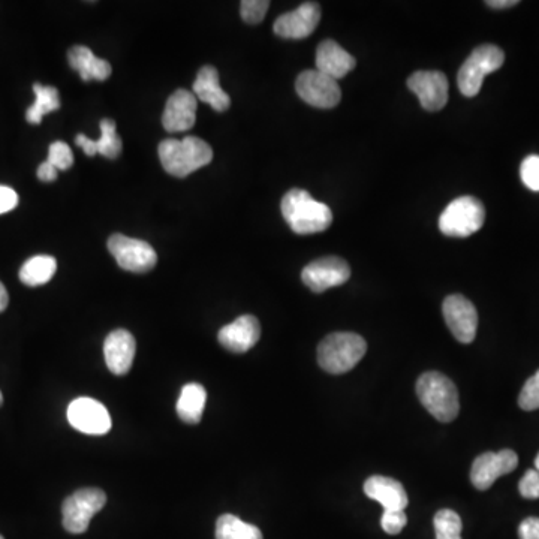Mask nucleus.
Segmentation results:
<instances>
[{
	"label": "nucleus",
	"mask_w": 539,
	"mask_h": 539,
	"mask_svg": "<svg viewBox=\"0 0 539 539\" xmlns=\"http://www.w3.org/2000/svg\"><path fill=\"white\" fill-rule=\"evenodd\" d=\"M282 215L289 228L300 236L322 233L333 222L330 207L303 189H292L283 197Z\"/></svg>",
	"instance_id": "obj_1"
},
{
	"label": "nucleus",
	"mask_w": 539,
	"mask_h": 539,
	"mask_svg": "<svg viewBox=\"0 0 539 539\" xmlns=\"http://www.w3.org/2000/svg\"><path fill=\"white\" fill-rule=\"evenodd\" d=\"M159 159L162 167L174 177H186L212 162L213 150L206 141L198 137L183 140L162 141L159 144Z\"/></svg>",
	"instance_id": "obj_2"
},
{
	"label": "nucleus",
	"mask_w": 539,
	"mask_h": 539,
	"mask_svg": "<svg viewBox=\"0 0 539 539\" xmlns=\"http://www.w3.org/2000/svg\"><path fill=\"white\" fill-rule=\"evenodd\" d=\"M417 396L424 408L442 423H451L459 415V391L454 382L442 373L421 375L417 381Z\"/></svg>",
	"instance_id": "obj_3"
},
{
	"label": "nucleus",
	"mask_w": 539,
	"mask_h": 539,
	"mask_svg": "<svg viewBox=\"0 0 539 539\" xmlns=\"http://www.w3.org/2000/svg\"><path fill=\"white\" fill-rule=\"evenodd\" d=\"M367 351V343L360 334L333 333L318 346V363L325 372L342 375L354 369Z\"/></svg>",
	"instance_id": "obj_4"
},
{
	"label": "nucleus",
	"mask_w": 539,
	"mask_h": 539,
	"mask_svg": "<svg viewBox=\"0 0 539 539\" xmlns=\"http://www.w3.org/2000/svg\"><path fill=\"white\" fill-rule=\"evenodd\" d=\"M504 62L505 53L498 45L484 44L475 48L457 75L460 92L468 98L477 96L486 75L501 69Z\"/></svg>",
	"instance_id": "obj_5"
},
{
	"label": "nucleus",
	"mask_w": 539,
	"mask_h": 539,
	"mask_svg": "<svg viewBox=\"0 0 539 539\" xmlns=\"http://www.w3.org/2000/svg\"><path fill=\"white\" fill-rule=\"evenodd\" d=\"M484 204L475 197L456 198L439 218V230L448 237H469L483 228Z\"/></svg>",
	"instance_id": "obj_6"
},
{
	"label": "nucleus",
	"mask_w": 539,
	"mask_h": 539,
	"mask_svg": "<svg viewBox=\"0 0 539 539\" xmlns=\"http://www.w3.org/2000/svg\"><path fill=\"white\" fill-rule=\"evenodd\" d=\"M107 504V495L101 489L87 487L77 490L65 499L62 507L63 528L69 534L80 535L89 529L90 520Z\"/></svg>",
	"instance_id": "obj_7"
},
{
	"label": "nucleus",
	"mask_w": 539,
	"mask_h": 539,
	"mask_svg": "<svg viewBox=\"0 0 539 539\" xmlns=\"http://www.w3.org/2000/svg\"><path fill=\"white\" fill-rule=\"evenodd\" d=\"M108 251L123 270L132 273H147L158 263V255L149 243L123 234H113L108 239Z\"/></svg>",
	"instance_id": "obj_8"
},
{
	"label": "nucleus",
	"mask_w": 539,
	"mask_h": 539,
	"mask_svg": "<svg viewBox=\"0 0 539 539\" xmlns=\"http://www.w3.org/2000/svg\"><path fill=\"white\" fill-rule=\"evenodd\" d=\"M295 90L306 104L316 108H334L342 99L337 80L322 74L318 69L301 72L295 81Z\"/></svg>",
	"instance_id": "obj_9"
},
{
	"label": "nucleus",
	"mask_w": 539,
	"mask_h": 539,
	"mask_svg": "<svg viewBox=\"0 0 539 539\" xmlns=\"http://www.w3.org/2000/svg\"><path fill=\"white\" fill-rule=\"evenodd\" d=\"M445 322L460 343H472L477 336L478 313L474 303L460 294L448 295L442 304Z\"/></svg>",
	"instance_id": "obj_10"
},
{
	"label": "nucleus",
	"mask_w": 539,
	"mask_h": 539,
	"mask_svg": "<svg viewBox=\"0 0 539 539\" xmlns=\"http://www.w3.org/2000/svg\"><path fill=\"white\" fill-rule=\"evenodd\" d=\"M351 277V269L339 257H325L312 261L301 271V280L310 291L321 294L334 286L343 285Z\"/></svg>",
	"instance_id": "obj_11"
},
{
	"label": "nucleus",
	"mask_w": 539,
	"mask_h": 539,
	"mask_svg": "<svg viewBox=\"0 0 539 539\" xmlns=\"http://www.w3.org/2000/svg\"><path fill=\"white\" fill-rule=\"evenodd\" d=\"M68 421L75 430L86 435H105L111 430L107 408L89 397H80L69 405Z\"/></svg>",
	"instance_id": "obj_12"
},
{
	"label": "nucleus",
	"mask_w": 539,
	"mask_h": 539,
	"mask_svg": "<svg viewBox=\"0 0 539 539\" xmlns=\"http://www.w3.org/2000/svg\"><path fill=\"white\" fill-rule=\"evenodd\" d=\"M519 465V457L513 450L484 453L475 459L471 469V481L475 489L489 490L502 475L510 474Z\"/></svg>",
	"instance_id": "obj_13"
},
{
	"label": "nucleus",
	"mask_w": 539,
	"mask_h": 539,
	"mask_svg": "<svg viewBox=\"0 0 539 539\" xmlns=\"http://www.w3.org/2000/svg\"><path fill=\"white\" fill-rule=\"evenodd\" d=\"M408 87L420 99L424 110H442L448 102V78L441 71H418L408 78Z\"/></svg>",
	"instance_id": "obj_14"
},
{
	"label": "nucleus",
	"mask_w": 539,
	"mask_h": 539,
	"mask_svg": "<svg viewBox=\"0 0 539 539\" xmlns=\"http://www.w3.org/2000/svg\"><path fill=\"white\" fill-rule=\"evenodd\" d=\"M321 21V6L316 2H306L294 11L280 15L274 21V33L285 39H304L312 35Z\"/></svg>",
	"instance_id": "obj_15"
},
{
	"label": "nucleus",
	"mask_w": 539,
	"mask_h": 539,
	"mask_svg": "<svg viewBox=\"0 0 539 539\" xmlns=\"http://www.w3.org/2000/svg\"><path fill=\"white\" fill-rule=\"evenodd\" d=\"M198 102L194 93L179 89L168 98L165 105L162 125L168 132H185L194 128L197 120Z\"/></svg>",
	"instance_id": "obj_16"
},
{
	"label": "nucleus",
	"mask_w": 539,
	"mask_h": 539,
	"mask_svg": "<svg viewBox=\"0 0 539 539\" xmlns=\"http://www.w3.org/2000/svg\"><path fill=\"white\" fill-rule=\"evenodd\" d=\"M261 337V325L252 315H243L219 331V343L234 354H245L257 345Z\"/></svg>",
	"instance_id": "obj_17"
},
{
	"label": "nucleus",
	"mask_w": 539,
	"mask_h": 539,
	"mask_svg": "<svg viewBox=\"0 0 539 539\" xmlns=\"http://www.w3.org/2000/svg\"><path fill=\"white\" fill-rule=\"evenodd\" d=\"M137 343L135 337L128 330L111 331L104 343V357L108 369L114 375H126L134 363Z\"/></svg>",
	"instance_id": "obj_18"
},
{
	"label": "nucleus",
	"mask_w": 539,
	"mask_h": 539,
	"mask_svg": "<svg viewBox=\"0 0 539 539\" xmlns=\"http://www.w3.org/2000/svg\"><path fill=\"white\" fill-rule=\"evenodd\" d=\"M364 493L372 501L379 502L384 511H405L409 499L405 487L393 478L375 475L364 483Z\"/></svg>",
	"instance_id": "obj_19"
},
{
	"label": "nucleus",
	"mask_w": 539,
	"mask_h": 539,
	"mask_svg": "<svg viewBox=\"0 0 539 539\" xmlns=\"http://www.w3.org/2000/svg\"><path fill=\"white\" fill-rule=\"evenodd\" d=\"M355 65L354 57L331 39L321 42L316 50V69L334 80L346 77Z\"/></svg>",
	"instance_id": "obj_20"
},
{
	"label": "nucleus",
	"mask_w": 539,
	"mask_h": 539,
	"mask_svg": "<svg viewBox=\"0 0 539 539\" xmlns=\"http://www.w3.org/2000/svg\"><path fill=\"white\" fill-rule=\"evenodd\" d=\"M195 98L209 104L218 113H224L230 108L231 98L219 83V72L215 66H203L198 72L194 83Z\"/></svg>",
	"instance_id": "obj_21"
},
{
	"label": "nucleus",
	"mask_w": 539,
	"mask_h": 539,
	"mask_svg": "<svg viewBox=\"0 0 539 539\" xmlns=\"http://www.w3.org/2000/svg\"><path fill=\"white\" fill-rule=\"evenodd\" d=\"M101 137L99 140H90L86 135L78 134L75 137V144H77L80 149H83V152L87 156L102 155L108 159L119 158L120 153H122V140H120L119 135L116 132V123L111 119L101 120Z\"/></svg>",
	"instance_id": "obj_22"
},
{
	"label": "nucleus",
	"mask_w": 539,
	"mask_h": 539,
	"mask_svg": "<svg viewBox=\"0 0 539 539\" xmlns=\"http://www.w3.org/2000/svg\"><path fill=\"white\" fill-rule=\"evenodd\" d=\"M68 62L83 81H105L113 72L107 60L99 59L84 45H75L68 51Z\"/></svg>",
	"instance_id": "obj_23"
},
{
	"label": "nucleus",
	"mask_w": 539,
	"mask_h": 539,
	"mask_svg": "<svg viewBox=\"0 0 539 539\" xmlns=\"http://www.w3.org/2000/svg\"><path fill=\"white\" fill-rule=\"evenodd\" d=\"M207 391L201 384L185 385L177 400V414L186 424H198L206 408Z\"/></svg>",
	"instance_id": "obj_24"
},
{
	"label": "nucleus",
	"mask_w": 539,
	"mask_h": 539,
	"mask_svg": "<svg viewBox=\"0 0 539 539\" xmlns=\"http://www.w3.org/2000/svg\"><path fill=\"white\" fill-rule=\"evenodd\" d=\"M57 263L50 255H38V257L29 258L26 263L21 266L20 276L21 282L27 286H41L50 282L56 274Z\"/></svg>",
	"instance_id": "obj_25"
},
{
	"label": "nucleus",
	"mask_w": 539,
	"mask_h": 539,
	"mask_svg": "<svg viewBox=\"0 0 539 539\" xmlns=\"http://www.w3.org/2000/svg\"><path fill=\"white\" fill-rule=\"evenodd\" d=\"M33 92L36 96L35 104L26 111V120L32 125H39L45 114L59 110V90L53 86H42V84L36 83L33 84Z\"/></svg>",
	"instance_id": "obj_26"
},
{
	"label": "nucleus",
	"mask_w": 539,
	"mask_h": 539,
	"mask_svg": "<svg viewBox=\"0 0 539 539\" xmlns=\"http://www.w3.org/2000/svg\"><path fill=\"white\" fill-rule=\"evenodd\" d=\"M216 539H264L257 526L243 522L233 514H224L216 523Z\"/></svg>",
	"instance_id": "obj_27"
},
{
	"label": "nucleus",
	"mask_w": 539,
	"mask_h": 539,
	"mask_svg": "<svg viewBox=\"0 0 539 539\" xmlns=\"http://www.w3.org/2000/svg\"><path fill=\"white\" fill-rule=\"evenodd\" d=\"M462 529V519L456 511L441 510L436 513V539H462Z\"/></svg>",
	"instance_id": "obj_28"
},
{
	"label": "nucleus",
	"mask_w": 539,
	"mask_h": 539,
	"mask_svg": "<svg viewBox=\"0 0 539 539\" xmlns=\"http://www.w3.org/2000/svg\"><path fill=\"white\" fill-rule=\"evenodd\" d=\"M48 162L59 171H66L74 165V153L63 141H56L48 149Z\"/></svg>",
	"instance_id": "obj_29"
},
{
	"label": "nucleus",
	"mask_w": 539,
	"mask_h": 539,
	"mask_svg": "<svg viewBox=\"0 0 539 539\" xmlns=\"http://www.w3.org/2000/svg\"><path fill=\"white\" fill-rule=\"evenodd\" d=\"M269 0H243L240 3L242 18L248 24H258L264 20L269 11Z\"/></svg>",
	"instance_id": "obj_30"
},
{
	"label": "nucleus",
	"mask_w": 539,
	"mask_h": 539,
	"mask_svg": "<svg viewBox=\"0 0 539 539\" xmlns=\"http://www.w3.org/2000/svg\"><path fill=\"white\" fill-rule=\"evenodd\" d=\"M519 405L525 411L539 409V370L526 381L519 396Z\"/></svg>",
	"instance_id": "obj_31"
},
{
	"label": "nucleus",
	"mask_w": 539,
	"mask_h": 539,
	"mask_svg": "<svg viewBox=\"0 0 539 539\" xmlns=\"http://www.w3.org/2000/svg\"><path fill=\"white\" fill-rule=\"evenodd\" d=\"M520 177L526 188L539 192V156L531 155L522 162Z\"/></svg>",
	"instance_id": "obj_32"
},
{
	"label": "nucleus",
	"mask_w": 539,
	"mask_h": 539,
	"mask_svg": "<svg viewBox=\"0 0 539 539\" xmlns=\"http://www.w3.org/2000/svg\"><path fill=\"white\" fill-rule=\"evenodd\" d=\"M406 523H408V517L405 511H384L382 514L381 526L388 535L400 534Z\"/></svg>",
	"instance_id": "obj_33"
},
{
	"label": "nucleus",
	"mask_w": 539,
	"mask_h": 539,
	"mask_svg": "<svg viewBox=\"0 0 539 539\" xmlns=\"http://www.w3.org/2000/svg\"><path fill=\"white\" fill-rule=\"evenodd\" d=\"M520 495L525 499L539 498V472L528 471L519 484Z\"/></svg>",
	"instance_id": "obj_34"
},
{
	"label": "nucleus",
	"mask_w": 539,
	"mask_h": 539,
	"mask_svg": "<svg viewBox=\"0 0 539 539\" xmlns=\"http://www.w3.org/2000/svg\"><path fill=\"white\" fill-rule=\"evenodd\" d=\"M18 206V195L9 186L0 185V215L11 212Z\"/></svg>",
	"instance_id": "obj_35"
},
{
	"label": "nucleus",
	"mask_w": 539,
	"mask_h": 539,
	"mask_svg": "<svg viewBox=\"0 0 539 539\" xmlns=\"http://www.w3.org/2000/svg\"><path fill=\"white\" fill-rule=\"evenodd\" d=\"M520 539H539V519L538 517H529L523 520L519 528Z\"/></svg>",
	"instance_id": "obj_36"
},
{
	"label": "nucleus",
	"mask_w": 539,
	"mask_h": 539,
	"mask_svg": "<svg viewBox=\"0 0 539 539\" xmlns=\"http://www.w3.org/2000/svg\"><path fill=\"white\" fill-rule=\"evenodd\" d=\"M57 168L53 167L50 162H44V164L39 165L38 168V179L44 183L54 182L57 179Z\"/></svg>",
	"instance_id": "obj_37"
},
{
	"label": "nucleus",
	"mask_w": 539,
	"mask_h": 539,
	"mask_svg": "<svg viewBox=\"0 0 539 539\" xmlns=\"http://www.w3.org/2000/svg\"><path fill=\"white\" fill-rule=\"evenodd\" d=\"M486 5H489L490 8L505 9L519 5V0H489V2H486Z\"/></svg>",
	"instance_id": "obj_38"
},
{
	"label": "nucleus",
	"mask_w": 539,
	"mask_h": 539,
	"mask_svg": "<svg viewBox=\"0 0 539 539\" xmlns=\"http://www.w3.org/2000/svg\"><path fill=\"white\" fill-rule=\"evenodd\" d=\"M9 303V295L8 291H6L5 286H3V283L0 282V312H3V310L6 309V306H8Z\"/></svg>",
	"instance_id": "obj_39"
},
{
	"label": "nucleus",
	"mask_w": 539,
	"mask_h": 539,
	"mask_svg": "<svg viewBox=\"0 0 539 539\" xmlns=\"http://www.w3.org/2000/svg\"><path fill=\"white\" fill-rule=\"evenodd\" d=\"M535 468H537V472H539V454L537 456V460H535Z\"/></svg>",
	"instance_id": "obj_40"
},
{
	"label": "nucleus",
	"mask_w": 539,
	"mask_h": 539,
	"mask_svg": "<svg viewBox=\"0 0 539 539\" xmlns=\"http://www.w3.org/2000/svg\"><path fill=\"white\" fill-rule=\"evenodd\" d=\"M2 403H3V396H2V391H0V406H2Z\"/></svg>",
	"instance_id": "obj_41"
},
{
	"label": "nucleus",
	"mask_w": 539,
	"mask_h": 539,
	"mask_svg": "<svg viewBox=\"0 0 539 539\" xmlns=\"http://www.w3.org/2000/svg\"><path fill=\"white\" fill-rule=\"evenodd\" d=\"M0 539H3V537H0Z\"/></svg>",
	"instance_id": "obj_42"
}]
</instances>
